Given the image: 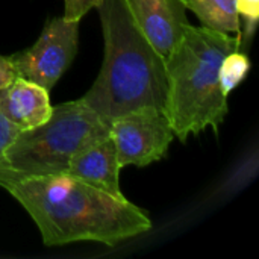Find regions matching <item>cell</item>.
<instances>
[{"mask_svg":"<svg viewBox=\"0 0 259 259\" xmlns=\"http://www.w3.org/2000/svg\"><path fill=\"white\" fill-rule=\"evenodd\" d=\"M249 70L250 61L246 55L240 53L238 50L226 55L219 70V79L223 94L228 96L246 77Z\"/></svg>","mask_w":259,"mask_h":259,"instance_id":"obj_11","label":"cell"},{"mask_svg":"<svg viewBox=\"0 0 259 259\" xmlns=\"http://www.w3.org/2000/svg\"><path fill=\"white\" fill-rule=\"evenodd\" d=\"M126 5L146 39L165 59L190 24L184 0H126Z\"/></svg>","mask_w":259,"mask_h":259,"instance_id":"obj_7","label":"cell"},{"mask_svg":"<svg viewBox=\"0 0 259 259\" xmlns=\"http://www.w3.org/2000/svg\"><path fill=\"white\" fill-rule=\"evenodd\" d=\"M100 0H64V15L68 20H77L91 9L97 8Z\"/></svg>","mask_w":259,"mask_h":259,"instance_id":"obj_13","label":"cell"},{"mask_svg":"<svg viewBox=\"0 0 259 259\" xmlns=\"http://www.w3.org/2000/svg\"><path fill=\"white\" fill-rule=\"evenodd\" d=\"M17 77V73L9 61V56H0V88L6 87Z\"/></svg>","mask_w":259,"mask_h":259,"instance_id":"obj_15","label":"cell"},{"mask_svg":"<svg viewBox=\"0 0 259 259\" xmlns=\"http://www.w3.org/2000/svg\"><path fill=\"white\" fill-rule=\"evenodd\" d=\"M20 131L17 127H14L0 112V155L3 153V150L9 146V143L15 138V135Z\"/></svg>","mask_w":259,"mask_h":259,"instance_id":"obj_14","label":"cell"},{"mask_svg":"<svg viewBox=\"0 0 259 259\" xmlns=\"http://www.w3.org/2000/svg\"><path fill=\"white\" fill-rule=\"evenodd\" d=\"M185 8L193 11L203 27L240 35V15L237 0H184Z\"/></svg>","mask_w":259,"mask_h":259,"instance_id":"obj_10","label":"cell"},{"mask_svg":"<svg viewBox=\"0 0 259 259\" xmlns=\"http://www.w3.org/2000/svg\"><path fill=\"white\" fill-rule=\"evenodd\" d=\"M0 112L20 132L39 126L52 114L49 91L17 76L0 88Z\"/></svg>","mask_w":259,"mask_h":259,"instance_id":"obj_9","label":"cell"},{"mask_svg":"<svg viewBox=\"0 0 259 259\" xmlns=\"http://www.w3.org/2000/svg\"><path fill=\"white\" fill-rule=\"evenodd\" d=\"M120 167H146L165 156L175 138L168 115L158 108H138L109 123Z\"/></svg>","mask_w":259,"mask_h":259,"instance_id":"obj_6","label":"cell"},{"mask_svg":"<svg viewBox=\"0 0 259 259\" xmlns=\"http://www.w3.org/2000/svg\"><path fill=\"white\" fill-rule=\"evenodd\" d=\"M241 46L231 36L208 27L188 24L182 39L165 58L167 115L175 137L182 143L206 127L217 129L228 114L219 70L226 55Z\"/></svg>","mask_w":259,"mask_h":259,"instance_id":"obj_3","label":"cell"},{"mask_svg":"<svg viewBox=\"0 0 259 259\" xmlns=\"http://www.w3.org/2000/svg\"><path fill=\"white\" fill-rule=\"evenodd\" d=\"M27 211L47 247L77 241L115 246L152 229L150 217L126 197H115L67 175L0 184Z\"/></svg>","mask_w":259,"mask_h":259,"instance_id":"obj_1","label":"cell"},{"mask_svg":"<svg viewBox=\"0 0 259 259\" xmlns=\"http://www.w3.org/2000/svg\"><path fill=\"white\" fill-rule=\"evenodd\" d=\"M79 47V21L65 17L47 23L36 42L9 61L18 77L50 91L71 65Z\"/></svg>","mask_w":259,"mask_h":259,"instance_id":"obj_5","label":"cell"},{"mask_svg":"<svg viewBox=\"0 0 259 259\" xmlns=\"http://www.w3.org/2000/svg\"><path fill=\"white\" fill-rule=\"evenodd\" d=\"M109 135L105 123L80 99L52 106L47 121L21 131L0 155V184L64 175L71 158Z\"/></svg>","mask_w":259,"mask_h":259,"instance_id":"obj_4","label":"cell"},{"mask_svg":"<svg viewBox=\"0 0 259 259\" xmlns=\"http://www.w3.org/2000/svg\"><path fill=\"white\" fill-rule=\"evenodd\" d=\"M120 164L117 147L111 135L87 146L76 153L65 173L67 176L85 182L115 197H124L120 190Z\"/></svg>","mask_w":259,"mask_h":259,"instance_id":"obj_8","label":"cell"},{"mask_svg":"<svg viewBox=\"0 0 259 259\" xmlns=\"http://www.w3.org/2000/svg\"><path fill=\"white\" fill-rule=\"evenodd\" d=\"M97 9L105 56L97 79L80 100L108 124L144 106L165 111V59L146 39L126 0H100Z\"/></svg>","mask_w":259,"mask_h":259,"instance_id":"obj_2","label":"cell"},{"mask_svg":"<svg viewBox=\"0 0 259 259\" xmlns=\"http://www.w3.org/2000/svg\"><path fill=\"white\" fill-rule=\"evenodd\" d=\"M237 11L240 18L243 17L246 20L244 39H249L258 24L259 0H237Z\"/></svg>","mask_w":259,"mask_h":259,"instance_id":"obj_12","label":"cell"}]
</instances>
